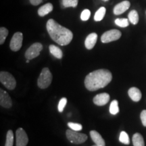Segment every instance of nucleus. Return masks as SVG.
<instances>
[{"instance_id":"nucleus-1","label":"nucleus","mask_w":146,"mask_h":146,"mask_svg":"<svg viewBox=\"0 0 146 146\" xmlns=\"http://www.w3.org/2000/svg\"><path fill=\"white\" fill-rule=\"evenodd\" d=\"M112 79L111 72L106 69H100L87 74L85 79V85L89 91H94L104 88Z\"/></svg>"},{"instance_id":"nucleus-2","label":"nucleus","mask_w":146,"mask_h":146,"mask_svg":"<svg viewBox=\"0 0 146 146\" xmlns=\"http://www.w3.org/2000/svg\"><path fill=\"white\" fill-rule=\"evenodd\" d=\"M47 30L50 37L60 45H68L72 41L73 34L68 29L60 25L54 19H50L47 21Z\"/></svg>"},{"instance_id":"nucleus-3","label":"nucleus","mask_w":146,"mask_h":146,"mask_svg":"<svg viewBox=\"0 0 146 146\" xmlns=\"http://www.w3.org/2000/svg\"><path fill=\"white\" fill-rule=\"evenodd\" d=\"M52 74L50 69L48 68H43L37 81V85L39 88L45 89L48 87L52 83Z\"/></svg>"},{"instance_id":"nucleus-4","label":"nucleus","mask_w":146,"mask_h":146,"mask_svg":"<svg viewBox=\"0 0 146 146\" xmlns=\"http://www.w3.org/2000/svg\"><path fill=\"white\" fill-rule=\"evenodd\" d=\"M66 135L69 141L74 144L83 143L87 139V135L78 133L72 129H68L66 132Z\"/></svg>"},{"instance_id":"nucleus-5","label":"nucleus","mask_w":146,"mask_h":146,"mask_svg":"<svg viewBox=\"0 0 146 146\" xmlns=\"http://www.w3.org/2000/svg\"><path fill=\"white\" fill-rule=\"evenodd\" d=\"M0 81L9 90H13L16 87L15 78L10 73L2 71L0 72Z\"/></svg>"},{"instance_id":"nucleus-6","label":"nucleus","mask_w":146,"mask_h":146,"mask_svg":"<svg viewBox=\"0 0 146 146\" xmlns=\"http://www.w3.org/2000/svg\"><path fill=\"white\" fill-rule=\"evenodd\" d=\"M121 35V32L117 29H112V30L108 31L102 35L101 37L102 42L104 43H107L116 41L120 39Z\"/></svg>"},{"instance_id":"nucleus-7","label":"nucleus","mask_w":146,"mask_h":146,"mask_svg":"<svg viewBox=\"0 0 146 146\" xmlns=\"http://www.w3.org/2000/svg\"><path fill=\"white\" fill-rule=\"evenodd\" d=\"M43 50V45L40 43H33L29 47L25 53V58L27 60H32L39 56L40 52Z\"/></svg>"},{"instance_id":"nucleus-8","label":"nucleus","mask_w":146,"mask_h":146,"mask_svg":"<svg viewBox=\"0 0 146 146\" xmlns=\"http://www.w3.org/2000/svg\"><path fill=\"white\" fill-rule=\"evenodd\" d=\"M23 35L21 32H17L14 34L12 39L10 41V49L14 52H17L21 48L23 45Z\"/></svg>"},{"instance_id":"nucleus-9","label":"nucleus","mask_w":146,"mask_h":146,"mask_svg":"<svg viewBox=\"0 0 146 146\" xmlns=\"http://www.w3.org/2000/svg\"><path fill=\"white\" fill-rule=\"evenodd\" d=\"M16 146H26L29 142V138L26 132L22 128L17 129L16 132Z\"/></svg>"},{"instance_id":"nucleus-10","label":"nucleus","mask_w":146,"mask_h":146,"mask_svg":"<svg viewBox=\"0 0 146 146\" xmlns=\"http://www.w3.org/2000/svg\"><path fill=\"white\" fill-rule=\"evenodd\" d=\"M0 105L5 108H10L12 106V102L10 97L6 91L0 89Z\"/></svg>"},{"instance_id":"nucleus-11","label":"nucleus","mask_w":146,"mask_h":146,"mask_svg":"<svg viewBox=\"0 0 146 146\" xmlns=\"http://www.w3.org/2000/svg\"><path fill=\"white\" fill-rule=\"evenodd\" d=\"M110 95L107 93H102L94 97V103L97 106H104L110 101Z\"/></svg>"},{"instance_id":"nucleus-12","label":"nucleus","mask_w":146,"mask_h":146,"mask_svg":"<svg viewBox=\"0 0 146 146\" xmlns=\"http://www.w3.org/2000/svg\"><path fill=\"white\" fill-rule=\"evenodd\" d=\"M130 5L131 3L129 1H123L122 2L118 3L117 5H115L114 8V10H113L114 14L115 15L122 14L130 8Z\"/></svg>"},{"instance_id":"nucleus-13","label":"nucleus","mask_w":146,"mask_h":146,"mask_svg":"<svg viewBox=\"0 0 146 146\" xmlns=\"http://www.w3.org/2000/svg\"><path fill=\"white\" fill-rule=\"evenodd\" d=\"M97 39H98V35L96 33L89 34L87 36L85 41V45L87 50H91V49L94 48L97 42Z\"/></svg>"},{"instance_id":"nucleus-14","label":"nucleus","mask_w":146,"mask_h":146,"mask_svg":"<svg viewBox=\"0 0 146 146\" xmlns=\"http://www.w3.org/2000/svg\"><path fill=\"white\" fill-rule=\"evenodd\" d=\"M128 94L129 96L133 101L134 102H139L141 99L142 94L141 91L137 87H131L128 91Z\"/></svg>"},{"instance_id":"nucleus-15","label":"nucleus","mask_w":146,"mask_h":146,"mask_svg":"<svg viewBox=\"0 0 146 146\" xmlns=\"http://www.w3.org/2000/svg\"><path fill=\"white\" fill-rule=\"evenodd\" d=\"M90 135L93 141L94 142L96 145L100 146H106V142L104 139L102 138L101 135L98 132H97L96 131H91Z\"/></svg>"},{"instance_id":"nucleus-16","label":"nucleus","mask_w":146,"mask_h":146,"mask_svg":"<svg viewBox=\"0 0 146 146\" xmlns=\"http://www.w3.org/2000/svg\"><path fill=\"white\" fill-rule=\"evenodd\" d=\"M53 10V5L51 3H47L46 4L42 5L38 10V14L40 16H45L47 14L50 13Z\"/></svg>"},{"instance_id":"nucleus-17","label":"nucleus","mask_w":146,"mask_h":146,"mask_svg":"<svg viewBox=\"0 0 146 146\" xmlns=\"http://www.w3.org/2000/svg\"><path fill=\"white\" fill-rule=\"evenodd\" d=\"M133 146H145L144 139L140 133H135L133 136Z\"/></svg>"},{"instance_id":"nucleus-18","label":"nucleus","mask_w":146,"mask_h":146,"mask_svg":"<svg viewBox=\"0 0 146 146\" xmlns=\"http://www.w3.org/2000/svg\"><path fill=\"white\" fill-rule=\"evenodd\" d=\"M50 52L54 57L58 58V59H61L62 58L63 54L62 50H60L59 47L56 46L54 45H50Z\"/></svg>"},{"instance_id":"nucleus-19","label":"nucleus","mask_w":146,"mask_h":146,"mask_svg":"<svg viewBox=\"0 0 146 146\" xmlns=\"http://www.w3.org/2000/svg\"><path fill=\"white\" fill-rule=\"evenodd\" d=\"M129 22H131L133 25H137L139 22V15L137 12L136 10H133L129 12Z\"/></svg>"},{"instance_id":"nucleus-20","label":"nucleus","mask_w":146,"mask_h":146,"mask_svg":"<svg viewBox=\"0 0 146 146\" xmlns=\"http://www.w3.org/2000/svg\"><path fill=\"white\" fill-rule=\"evenodd\" d=\"M106 12V9L104 7H102V8H100L99 10L97 11L96 13L95 14V16H94L95 21L96 22L101 21L104 18V17Z\"/></svg>"},{"instance_id":"nucleus-21","label":"nucleus","mask_w":146,"mask_h":146,"mask_svg":"<svg viewBox=\"0 0 146 146\" xmlns=\"http://www.w3.org/2000/svg\"><path fill=\"white\" fill-rule=\"evenodd\" d=\"M110 112L112 115H116L119 112V108H118V102L114 100L111 102L110 106Z\"/></svg>"},{"instance_id":"nucleus-22","label":"nucleus","mask_w":146,"mask_h":146,"mask_svg":"<svg viewBox=\"0 0 146 146\" xmlns=\"http://www.w3.org/2000/svg\"><path fill=\"white\" fill-rule=\"evenodd\" d=\"M115 24L118 27L125 28L129 26V20H128L127 18H117L115 20Z\"/></svg>"},{"instance_id":"nucleus-23","label":"nucleus","mask_w":146,"mask_h":146,"mask_svg":"<svg viewBox=\"0 0 146 146\" xmlns=\"http://www.w3.org/2000/svg\"><path fill=\"white\" fill-rule=\"evenodd\" d=\"M14 144V133L12 130H9L7 133L6 141L5 146H13Z\"/></svg>"},{"instance_id":"nucleus-24","label":"nucleus","mask_w":146,"mask_h":146,"mask_svg":"<svg viewBox=\"0 0 146 146\" xmlns=\"http://www.w3.org/2000/svg\"><path fill=\"white\" fill-rule=\"evenodd\" d=\"M119 141L122 143L125 144V145H129L130 143V140H129V135L127 134L125 131H122L120 134Z\"/></svg>"},{"instance_id":"nucleus-25","label":"nucleus","mask_w":146,"mask_h":146,"mask_svg":"<svg viewBox=\"0 0 146 146\" xmlns=\"http://www.w3.org/2000/svg\"><path fill=\"white\" fill-rule=\"evenodd\" d=\"M78 0H62V5L64 8H75L77 6Z\"/></svg>"},{"instance_id":"nucleus-26","label":"nucleus","mask_w":146,"mask_h":146,"mask_svg":"<svg viewBox=\"0 0 146 146\" xmlns=\"http://www.w3.org/2000/svg\"><path fill=\"white\" fill-rule=\"evenodd\" d=\"M8 35V30L5 27L0 28V44L2 45L5 42L7 36Z\"/></svg>"},{"instance_id":"nucleus-27","label":"nucleus","mask_w":146,"mask_h":146,"mask_svg":"<svg viewBox=\"0 0 146 146\" xmlns=\"http://www.w3.org/2000/svg\"><path fill=\"white\" fill-rule=\"evenodd\" d=\"M67 104V99L66 98H62L61 100H60L59 104H58V111L60 112H62L64 109V107L66 106Z\"/></svg>"},{"instance_id":"nucleus-28","label":"nucleus","mask_w":146,"mask_h":146,"mask_svg":"<svg viewBox=\"0 0 146 146\" xmlns=\"http://www.w3.org/2000/svg\"><path fill=\"white\" fill-rule=\"evenodd\" d=\"M68 126L70 128V129L76 131H79L82 130V129H83V126H82L81 124H78V123H68Z\"/></svg>"},{"instance_id":"nucleus-29","label":"nucleus","mask_w":146,"mask_h":146,"mask_svg":"<svg viewBox=\"0 0 146 146\" xmlns=\"http://www.w3.org/2000/svg\"><path fill=\"white\" fill-rule=\"evenodd\" d=\"M91 16V12L89 10H87V9H85L84 10L81 14V19L83 21H88L89 18H90Z\"/></svg>"},{"instance_id":"nucleus-30","label":"nucleus","mask_w":146,"mask_h":146,"mask_svg":"<svg viewBox=\"0 0 146 146\" xmlns=\"http://www.w3.org/2000/svg\"><path fill=\"white\" fill-rule=\"evenodd\" d=\"M140 118H141V123L144 127H146V110H143L142 111L141 114H140Z\"/></svg>"},{"instance_id":"nucleus-31","label":"nucleus","mask_w":146,"mask_h":146,"mask_svg":"<svg viewBox=\"0 0 146 146\" xmlns=\"http://www.w3.org/2000/svg\"><path fill=\"white\" fill-rule=\"evenodd\" d=\"M42 1H43V0H30L31 3L33 5H38L40 4Z\"/></svg>"},{"instance_id":"nucleus-32","label":"nucleus","mask_w":146,"mask_h":146,"mask_svg":"<svg viewBox=\"0 0 146 146\" xmlns=\"http://www.w3.org/2000/svg\"><path fill=\"white\" fill-rule=\"evenodd\" d=\"M29 60H27V61H26V62H27V63H29Z\"/></svg>"},{"instance_id":"nucleus-33","label":"nucleus","mask_w":146,"mask_h":146,"mask_svg":"<svg viewBox=\"0 0 146 146\" xmlns=\"http://www.w3.org/2000/svg\"><path fill=\"white\" fill-rule=\"evenodd\" d=\"M102 1H108V0H102Z\"/></svg>"},{"instance_id":"nucleus-34","label":"nucleus","mask_w":146,"mask_h":146,"mask_svg":"<svg viewBox=\"0 0 146 146\" xmlns=\"http://www.w3.org/2000/svg\"><path fill=\"white\" fill-rule=\"evenodd\" d=\"M93 146H100V145H96V144H95V145H93Z\"/></svg>"}]
</instances>
